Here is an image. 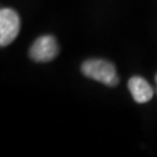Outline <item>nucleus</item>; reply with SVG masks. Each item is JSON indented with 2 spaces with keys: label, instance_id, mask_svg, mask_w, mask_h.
<instances>
[{
  "label": "nucleus",
  "instance_id": "nucleus-1",
  "mask_svg": "<svg viewBox=\"0 0 157 157\" xmlns=\"http://www.w3.org/2000/svg\"><path fill=\"white\" fill-rule=\"evenodd\" d=\"M82 73L85 77L100 82L107 86H115L119 83L117 67L113 63L101 58L87 59L82 64Z\"/></svg>",
  "mask_w": 157,
  "mask_h": 157
},
{
  "label": "nucleus",
  "instance_id": "nucleus-2",
  "mask_svg": "<svg viewBox=\"0 0 157 157\" xmlns=\"http://www.w3.org/2000/svg\"><path fill=\"white\" fill-rule=\"evenodd\" d=\"M59 52L57 41L51 35H43L34 42L29 49V56L34 62H50Z\"/></svg>",
  "mask_w": 157,
  "mask_h": 157
},
{
  "label": "nucleus",
  "instance_id": "nucleus-3",
  "mask_svg": "<svg viewBox=\"0 0 157 157\" xmlns=\"http://www.w3.org/2000/svg\"><path fill=\"white\" fill-rule=\"evenodd\" d=\"M20 32V17L14 10L2 8L0 11V45L6 47L17 39Z\"/></svg>",
  "mask_w": 157,
  "mask_h": 157
},
{
  "label": "nucleus",
  "instance_id": "nucleus-4",
  "mask_svg": "<svg viewBox=\"0 0 157 157\" xmlns=\"http://www.w3.org/2000/svg\"><path fill=\"white\" fill-rule=\"evenodd\" d=\"M128 89L132 93L133 99L139 104L148 102L154 95V91L150 84L144 78L139 76H134L129 79Z\"/></svg>",
  "mask_w": 157,
  "mask_h": 157
},
{
  "label": "nucleus",
  "instance_id": "nucleus-5",
  "mask_svg": "<svg viewBox=\"0 0 157 157\" xmlns=\"http://www.w3.org/2000/svg\"><path fill=\"white\" fill-rule=\"evenodd\" d=\"M156 83H157V75H156Z\"/></svg>",
  "mask_w": 157,
  "mask_h": 157
}]
</instances>
